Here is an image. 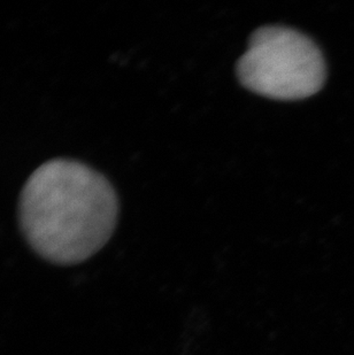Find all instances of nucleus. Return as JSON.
I'll use <instances>...</instances> for the list:
<instances>
[{
  "label": "nucleus",
  "instance_id": "nucleus-1",
  "mask_svg": "<svg viewBox=\"0 0 354 355\" xmlns=\"http://www.w3.org/2000/svg\"><path fill=\"white\" fill-rule=\"evenodd\" d=\"M119 199L99 171L74 159L40 164L21 191L19 223L37 254L56 265H76L113 235Z\"/></svg>",
  "mask_w": 354,
  "mask_h": 355
},
{
  "label": "nucleus",
  "instance_id": "nucleus-2",
  "mask_svg": "<svg viewBox=\"0 0 354 355\" xmlns=\"http://www.w3.org/2000/svg\"><path fill=\"white\" fill-rule=\"evenodd\" d=\"M236 71L243 87L276 101L311 97L322 89L327 76L318 45L306 35L282 26L254 31Z\"/></svg>",
  "mask_w": 354,
  "mask_h": 355
}]
</instances>
